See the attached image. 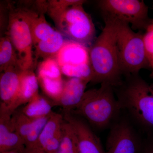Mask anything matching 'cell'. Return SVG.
Masks as SVG:
<instances>
[{
  "instance_id": "25",
  "label": "cell",
  "mask_w": 153,
  "mask_h": 153,
  "mask_svg": "<svg viewBox=\"0 0 153 153\" xmlns=\"http://www.w3.org/2000/svg\"><path fill=\"white\" fill-rule=\"evenodd\" d=\"M1 153H23L21 152V151L17 150H10L6 151V152H3Z\"/></svg>"
},
{
  "instance_id": "8",
  "label": "cell",
  "mask_w": 153,
  "mask_h": 153,
  "mask_svg": "<svg viewBox=\"0 0 153 153\" xmlns=\"http://www.w3.org/2000/svg\"><path fill=\"white\" fill-rule=\"evenodd\" d=\"M55 58L62 74L91 82L93 73L91 65L89 48L67 39Z\"/></svg>"
},
{
  "instance_id": "24",
  "label": "cell",
  "mask_w": 153,
  "mask_h": 153,
  "mask_svg": "<svg viewBox=\"0 0 153 153\" xmlns=\"http://www.w3.org/2000/svg\"><path fill=\"white\" fill-rule=\"evenodd\" d=\"M25 153H47L41 148L38 147L26 148Z\"/></svg>"
},
{
  "instance_id": "12",
  "label": "cell",
  "mask_w": 153,
  "mask_h": 153,
  "mask_svg": "<svg viewBox=\"0 0 153 153\" xmlns=\"http://www.w3.org/2000/svg\"><path fill=\"white\" fill-rule=\"evenodd\" d=\"M88 82L89 81L80 78H68L65 81L59 98L56 101H52L53 106L61 107L64 112H72L81 102Z\"/></svg>"
},
{
  "instance_id": "10",
  "label": "cell",
  "mask_w": 153,
  "mask_h": 153,
  "mask_svg": "<svg viewBox=\"0 0 153 153\" xmlns=\"http://www.w3.org/2000/svg\"><path fill=\"white\" fill-rule=\"evenodd\" d=\"M63 116L74 131L78 153H106L100 140L85 122L71 113L64 112Z\"/></svg>"
},
{
  "instance_id": "7",
  "label": "cell",
  "mask_w": 153,
  "mask_h": 153,
  "mask_svg": "<svg viewBox=\"0 0 153 153\" xmlns=\"http://www.w3.org/2000/svg\"><path fill=\"white\" fill-rule=\"evenodd\" d=\"M98 7L102 16L125 22L133 30H146L152 20L149 19V9L143 1L101 0Z\"/></svg>"
},
{
  "instance_id": "3",
  "label": "cell",
  "mask_w": 153,
  "mask_h": 153,
  "mask_svg": "<svg viewBox=\"0 0 153 153\" xmlns=\"http://www.w3.org/2000/svg\"><path fill=\"white\" fill-rule=\"evenodd\" d=\"M100 84L98 88L86 91L81 102L71 113L84 118L96 128L104 129L111 126L122 111L113 86Z\"/></svg>"
},
{
  "instance_id": "21",
  "label": "cell",
  "mask_w": 153,
  "mask_h": 153,
  "mask_svg": "<svg viewBox=\"0 0 153 153\" xmlns=\"http://www.w3.org/2000/svg\"><path fill=\"white\" fill-rule=\"evenodd\" d=\"M51 115L46 117L34 120L31 131L25 140L26 148L33 147L37 146L40 135Z\"/></svg>"
},
{
  "instance_id": "6",
  "label": "cell",
  "mask_w": 153,
  "mask_h": 153,
  "mask_svg": "<svg viewBox=\"0 0 153 153\" xmlns=\"http://www.w3.org/2000/svg\"><path fill=\"white\" fill-rule=\"evenodd\" d=\"M9 21L7 32L18 55L22 71L33 70L36 62L33 53V37L27 15L22 4L8 2Z\"/></svg>"
},
{
  "instance_id": "13",
  "label": "cell",
  "mask_w": 153,
  "mask_h": 153,
  "mask_svg": "<svg viewBox=\"0 0 153 153\" xmlns=\"http://www.w3.org/2000/svg\"><path fill=\"white\" fill-rule=\"evenodd\" d=\"M12 115L0 109V153L12 150L25 153V142L14 128L11 120Z\"/></svg>"
},
{
  "instance_id": "20",
  "label": "cell",
  "mask_w": 153,
  "mask_h": 153,
  "mask_svg": "<svg viewBox=\"0 0 153 153\" xmlns=\"http://www.w3.org/2000/svg\"><path fill=\"white\" fill-rule=\"evenodd\" d=\"M11 120L16 131L25 142L31 131L34 120L28 117L21 111H15L11 116Z\"/></svg>"
},
{
  "instance_id": "11",
  "label": "cell",
  "mask_w": 153,
  "mask_h": 153,
  "mask_svg": "<svg viewBox=\"0 0 153 153\" xmlns=\"http://www.w3.org/2000/svg\"><path fill=\"white\" fill-rule=\"evenodd\" d=\"M22 71L19 68H11L1 73L0 108L12 114V108L19 95Z\"/></svg>"
},
{
  "instance_id": "4",
  "label": "cell",
  "mask_w": 153,
  "mask_h": 153,
  "mask_svg": "<svg viewBox=\"0 0 153 153\" xmlns=\"http://www.w3.org/2000/svg\"><path fill=\"white\" fill-rule=\"evenodd\" d=\"M108 17L114 23L119 62L123 76L139 74L141 70L149 66L143 35L134 32L125 22Z\"/></svg>"
},
{
  "instance_id": "26",
  "label": "cell",
  "mask_w": 153,
  "mask_h": 153,
  "mask_svg": "<svg viewBox=\"0 0 153 153\" xmlns=\"http://www.w3.org/2000/svg\"><path fill=\"white\" fill-rule=\"evenodd\" d=\"M150 88L151 92H152L153 94V83L151 84V85H150Z\"/></svg>"
},
{
  "instance_id": "23",
  "label": "cell",
  "mask_w": 153,
  "mask_h": 153,
  "mask_svg": "<svg viewBox=\"0 0 153 153\" xmlns=\"http://www.w3.org/2000/svg\"><path fill=\"white\" fill-rule=\"evenodd\" d=\"M140 153H153V140L143 143Z\"/></svg>"
},
{
  "instance_id": "2",
  "label": "cell",
  "mask_w": 153,
  "mask_h": 153,
  "mask_svg": "<svg viewBox=\"0 0 153 153\" xmlns=\"http://www.w3.org/2000/svg\"><path fill=\"white\" fill-rule=\"evenodd\" d=\"M124 77L114 88L121 111L142 128L153 129V94L150 85L139 74Z\"/></svg>"
},
{
  "instance_id": "15",
  "label": "cell",
  "mask_w": 153,
  "mask_h": 153,
  "mask_svg": "<svg viewBox=\"0 0 153 153\" xmlns=\"http://www.w3.org/2000/svg\"><path fill=\"white\" fill-rule=\"evenodd\" d=\"M67 39L59 31L55 30L49 38L39 42L34 47L36 61L39 58L43 60L55 58Z\"/></svg>"
},
{
  "instance_id": "14",
  "label": "cell",
  "mask_w": 153,
  "mask_h": 153,
  "mask_svg": "<svg viewBox=\"0 0 153 153\" xmlns=\"http://www.w3.org/2000/svg\"><path fill=\"white\" fill-rule=\"evenodd\" d=\"M39 85L38 77L33 70L22 71L19 95L12 108V112L13 113L19 106L27 104L38 95Z\"/></svg>"
},
{
  "instance_id": "22",
  "label": "cell",
  "mask_w": 153,
  "mask_h": 153,
  "mask_svg": "<svg viewBox=\"0 0 153 153\" xmlns=\"http://www.w3.org/2000/svg\"><path fill=\"white\" fill-rule=\"evenodd\" d=\"M143 35L146 55L150 67L152 68L151 76L153 78V19Z\"/></svg>"
},
{
  "instance_id": "1",
  "label": "cell",
  "mask_w": 153,
  "mask_h": 153,
  "mask_svg": "<svg viewBox=\"0 0 153 153\" xmlns=\"http://www.w3.org/2000/svg\"><path fill=\"white\" fill-rule=\"evenodd\" d=\"M103 18L104 28L89 48L91 82L108 83L115 88L120 84L123 76L119 62L114 23L109 17Z\"/></svg>"
},
{
  "instance_id": "9",
  "label": "cell",
  "mask_w": 153,
  "mask_h": 153,
  "mask_svg": "<svg viewBox=\"0 0 153 153\" xmlns=\"http://www.w3.org/2000/svg\"><path fill=\"white\" fill-rule=\"evenodd\" d=\"M143 143L131 120L119 117L110 127L105 152L140 153Z\"/></svg>"
},
{
  "instance_id": "5",
  "label": "cell",
  "mask_w": 153,
  "mask_h": 153,
  "mask_svg": "<svg viewBox=\"0 0 153 153\" xmlns=\"http://www.w3.org/2000/svg\"><path fill=\"white\" fill-rule=\"evenodd\" d=\"M83 4L61 9H48L47 13L57 30L67 39L90 48L96 40V30L92 19Z\"/></svg>"
},
{
  "instance_id": "18",
  "label": "cell",
  "mask_w": 153,
  "mask_h": 153,
  "mask_svg": "<svg viewBox=\"0 0 153 153\" xmlns=\"http://www.w3.org/2000/svg\"><path fill=\"white\" fill-rule=\"evenodd\" d=\"M63 121V115L53 112L44 126L36 147L43 149L49 142L61 134Z\"/></svg>"
},
{
  "instance_id": "17",
  "label": "cell",
  "mask_w": 153,
  "mask_h": 153,
  "mask_svg": "<svg viewBox=\"0 0 153 153\" xmlns=\"http://www.w3.org/2000/svg\"><path fill=\"white\" fill-rule=\"evenodd\" d=\"M11 68H20L16 49L10 37L6 34L1 36L0 40L1 73Z\"/></svg>"
},
{
  "instance_id": "19",
  "label": "cell",
  "mask_w": 153,
  "mask_h": 153,
  "mask_svg": "<svg viewBox=\"0 0 153 153\" xmlns=\"http://www.w3.org/2000/svg\"><path fill=\"white\" fill-rule=\"evenodd\" d=\"M57 153H78L76 137L71 125L64 119L62 137Z\"/></svg>"
},
{
  "instance_id": "16",
  "label": "cell",
  "mask_w": 153,
  "mask_h": 153,
  "mask_svg": "<svg viewBox=\"0 0 153 153\" xmlns=\"http://www.w3.org/2000/svg\"><path fill=\"white\" fill-rule=\"evenodd\" d=\"M52 102L40 94L25 105L22 108V113L32 120L46 117L53 113Z\"/></svg>"
}]
</instances>
